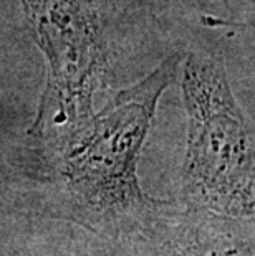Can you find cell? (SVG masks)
Masks as SVG:
<instances>
[{
    "label": "cell",
    "instance_id": "obj_4",
    "mask_svg": "<svg viewBox=\"0 0 255 256\" xmlns=\"http://www.w3.org/2000/svg\"><path fill=\"white\" fill-rule=\"evenodd\" d=\"M106 25L196 22L205 26L243 25V0H100Z\"/></svg>",
    "mask_w": 255,
    "mask_h": 256
},
{
    "label": "cell",
    "instance_id": "obj_5",
    "mask_svg": "<svg viewBox=\"0 0 255 256\" xmlns=\"http://www.w3.org/2000/svg\"><path fill=\"white\" fill-rule=\"evenodd\" d=\"M230 216L191 208L162 233L159 256H252V240L234 228Z\"/></svg>",
    "mask_w": 255,
    "mask_h": 256
},
{
    "label": "cell",
    "instance_id": "obj_2",
    "mask_svg": "<svg viewBox=\"0 0 255 256\" xmlns=\"http://www.w3.org/2000/svg\"><path fill=\"white\" fill-rule=\"evenodd\" d=\"M181 62L189 122L184 198L191 208L252 218L253 136L232 92L224 63L196 50L186 53Z\"/></svg>",
    "mask_w": 255,
    "mask_h": 256
},
{
    "label": "cell",
    "instance_id": "obj_1",
    "mask_svg": "<svg viewBox=\"0 0 255 256\" xmlns=\"http://www.w3.org/2000/svg\"><path fill=\"white\" fill-rule=\"evenodd\" d=\"M181 60V53L166 56L138 83L113 91L78 126L39 142L53 156L50 180L77 218L116 226L149 223L167 204L144 194L136 170L157 102Z\"/></svg>",
    "mask_w": 255,
    "mask_h": 256
},
{
    "label": "cell",
    "instance_id": "obj_3",
    "mask_svg": "<svg viewBox=\"0 0 255 256\" xmlns=\"http://www.w3.org/2000/svg\"><path fill=\"white\" fill-rule=\"evenodd\" d=\"M47 60V84L29 134L57 138L93 114L108 66L106 20L100 0H20Z\"/></svg>",
    "mask_w": 255,
    "mask_h": 256
}]
</instances>
